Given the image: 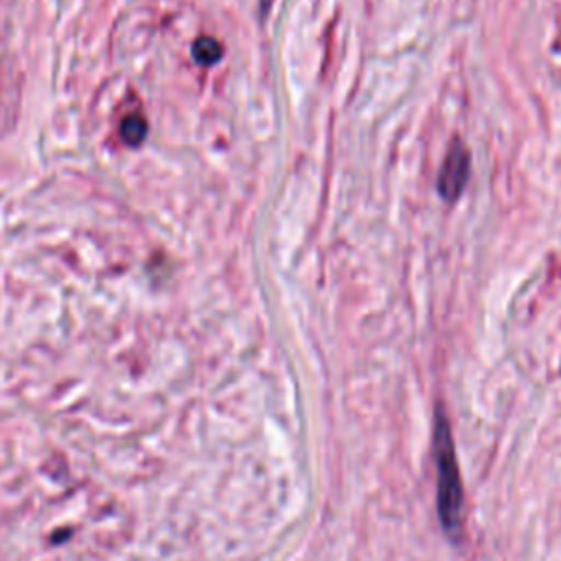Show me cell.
<instances>
[{"mask_svg": "<svg viewBox=\"0 0 561 561\" xmlns=\"http://www.w3.org/2000/svg\"><path fill=\"white\" fill-rule=\"evenodd\" d=\"M434 456H436V469H438V515L445 526V533L458 539L462 533L465 497H462V484L458 476L449 425L443 416H438L436 430H434Z\"/></svg>", "mask_w": 561, "mask_h": 561, "instance_id": "cell-1", "label": "cell"}, {"mask_svg": "<svg viewBox=\"0 0 561 561\" xmlns=\"http://www.w3.org/2000/svg\"><path fill=\"white\" fill-rule=\"evenodd\" d=\"M469 180V151L462 145H454L438 173V191L445 199H456Z\"/></svg>", "mask_w": 561, "mask_h": 561, "instance_id": "cell-2", "label": "cell"}, {"mask_svg": "<svg viewBox=\"0 0 561 561\" xmlns=\"http://www.w3.org/2000/svg\"><path fill=\"white\" fill-rule=\"evenodd\" d=\"M224 55V46L215 39V37H208V35H202L193 42V57L197 64L202 66H213L221 59Z\"/></svg>", "mask_w": 561, "mask_h": 561, "instance_id": "cell-3", "label": "cell"}, {"mask_svg": "<svg viewBox=\"0 0 561 561\" xmlns=\"http://www.w3.org/2000/svg\"><path fill=\"white\" fill-rule=\"evenodd\" d=\"M118 134L127 145H140L147 136V121L140 114H129L121 121Z\"/></svg>", "mask_w": 561, "mask_h": 561, "instance_id": "cell-4", "label": "cell"}]
</instances>
